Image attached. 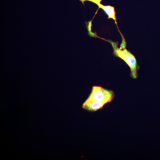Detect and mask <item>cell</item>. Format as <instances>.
<instances>
[{
	"mask_svg": "<svg viewBox=\"0 0 160 160\" xmlns=\"http://www.w3.org/2000/svg\"><path fill=\"white\" fill-rule=\"evenodd\" d=\"M106 103L100 101L86 100L82 106V108L90 111H96L102 108Z\"/></svg>",
	"mask_w": 160,
	"mask_h": 160,
	"instance_id": "3957f363",
	"label": "cell"
},
{
	"mask_svg": "<svg viewBox=\"0 0 160 160\" xmlns=\"http://www.w3.org/2000/svg\"><path fill=\"white\" fill-rule=\"evenodd\" d=\"M100 6L108 15V18L114 20L116 24V12L114 7L109 5L104 6L102 4H100Z\"/></svg>",
	"mask_w": 160,
	"mask_h": 160,
	"instance_id": "277c9868",
	"label": "cell"
},
{
	"mask_svg": "<svg viewBox=\"0 0 160 160\" xmlns=\"http://www.w3.org/2000/svg\"><path fill=\"white\" fill-rule=\"evenodd\" d=\"M113 92L101 87L95 86L93 87L91 92L86 101H96L105 103L111 101L114 97Z\"/></svg>",
	"mask_w": 160,
	"mask_h": 160,
	"instance_id": "7a4b0ae2",
	"label": "cell"
},
{
	"mask_svg": "<svg viewBox=\"0 0 160 160\" xmlns=\"http://www.w3.org/2000/svg\"><path fill=\"white\" fill-rule=\"evenodd\" d=\"M113 49L115 55L124 60L128 65L131 70V75L134 79L137 77V66L136 60L134 56L126 48L125 39L122 38L120 47H118L116 43L110 41Z\"/></svg>",
	"mask_w": 160,
	"mask_h": 160,
	"instance_id": "6da1fadb",
	"label": "cell"
}]
</instances>
